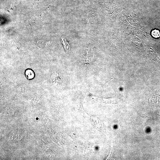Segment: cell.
Segmentation results:
<instances>
[{"mask_svg":"<svg viewBox=\"0 0 160 160\" xmlns=\"http://www.w3.org/2000/svg\"><path fill=\"white\" fill-rule=\"evenodd\" d=\"M25 74L28 79H31L34 77V74L33 71L30 70L26 71Z\"/></svg>","mask_w":160,"mask_h":160,"instance_id":"1","label":"cell"},{"mask_svg":"<svg viewBox=\"0 0 160 160\" xmlns=\"http://www.w3.org/2000/svg\"><path fill=\"white\" fill-rule=\"evenodd\" d=\"M151 34L152 36L155 38L159 37L160 36V32L159 31L156 29L152 31Z\"/></svg>","mask_w":160,"mask_h":160,"instance_id":"2","label":"cell"}]
</instances>
